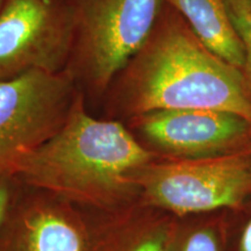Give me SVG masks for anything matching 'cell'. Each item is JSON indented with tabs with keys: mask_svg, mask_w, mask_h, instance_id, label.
Wrapping results in <instances>:
<instances>
[{
	"mask_svg": "<svg viewBox=\"0 0 251 251\" xmlns=\"http://www.w3.org/2000/svg\"><path fill=\"white\" fill-rule=\"evenodd\" d=\"M139 199L113 212H91L90 251H171L172 229L162 214Z\"/></svg>",
	"mask_w": 251,
	"mask_h": 251,
	"instance_id": "9c48e42d",
	"label": "cell"
},
{
	"mask_svg": "<svg viewBox=\"0 0 251 251\" xmlns=\"http://www.w3.org/2000/svg\"><path fill=\"white\" fill-rule=\"evenodd\" d=\"M17 185L18 180L14 176H5L0 178V222L11 202Z\"/></svg>",
	"mask_w": 251,
	"mask_h": 251,
	"instance_id": "4fadbf2b",
	"label": "cell"
},
{
	"mask_svg": "<svg viewBox=\"0 0 251 251\" xmlns=\"http://www.w3.org/2000/svg\"><path fill=\"white\" fill-rule=\"evenodd\" d=\"M4 2H5V0H0V8H1V6L4 5Z\"/></svg>",
	"mask_w": 251,
	"mask_h": 251,
	"instance_id": "9a60e30c",
	"label": "cell"
},
{
	"mask_svg": "<svg viewBox=\"0 0 251 251\" xmlns=\"http://www.w3.org/2000/svg\"><path fill=\"white\" fill-rule=\"evenodd\" d=\"M156 158L125 122L89 114L79 91L61 129L25 156L13 176L87 212H113L140 199L131 175Z\"/></svg>",
	"mask_w": 251,
	"mask_h": 251,
	"instance_id": "7a4b0ae2",
	"label": "cell"
},
{
	"mask_svg": "<svg viewBox=\"0 0 251 251\" xmlns=\"http://www.w3.org/2000/svg\"><path fill=\"white\" fill-rule=\"evenodd\" d=\"M78 93L68 71H31L0 81V178L13 176L25 156L61 129Z\"/></svg>",
	"mask_w": 251,
	"mask_h": 251,
	"instance_id": "5b68a950",
	"label": "cell"
},
{
	"mask_svg": "<svg viewBox=\"0 0 251 251\" xmlns=\"http://www.w3.org/2000/svg\"><path fill=\"white\" fill-rule=\"evenodd\" d=\"M249 1H250V2H251V0H249Z\"/></svg>",
	"mask_w": 251,
	"mask_h": 251,
	"instance_id": "2e32d148",
	"label": "cell"
},
{
	"mask_svg": "<svg viewBox=\"0 0 251 251\" xmlns=\"http://www.w3.org/2000/svg\"><path fill=\"white\" fill-rule=\"evenodd\" d=\"M164 0H68L74 46L67 71L103 94L151 33Z\"/></svg>",
	"mask_w": 251,
	"mask_h": 251,
	"instance_id": "3957f363",
	"label": "cell"
},
{
	"mask_svg": "<svg viewBox=\"0 0 251 251\" xmlns=\"http://www.w3.org/2000/svg\"><path fill=\"white\" fill-rule=\"evenodd\" d=\"M144 148L162 159L202 158L241 149L251 124L230 112L161 109L126 120Z\"/></svg>",
	"mask_w": 251,
	"mask_h": 251,
	"instance_id": "52a82bcc",
	"label": "cell"
},
{
	"mask_svg": "<svg viewBox=\"0 0 251 251\" xmlns=\"http://www.w3.org/2000/svg\"><path fill=\"white\" fill-rule=\"evenodd\" d=\"M74 20L64 0H5L0 8V81L31 71H67Z\"/></svg>",
	"mask_w": 251,
	"mask_h": 251,
	"instance_id": "8992f818",
	"label": "cell"
},
{
	"mask_svg": "<svg viewBox=\"0 0 251 251\" xmlns=\"http://www.w3.org/2000/svg\"><path fill=\"white\" fill-rule=\"evenodd\" d=\"M179 13L200 42L231 67L244 70L247 52L225 0H164Z\"/></svg>",
	"mask_w": 251,
	"mask_h": 251,
	"instance_id": "30bf717a",
	"label": "cell"
},
{
	"mask_svg": "<svg viewBox=\"0 0 251 251\" xmlns=\"http://www.w3.org/2000/svg\"><path fill=\"white\" fill-rule=\"evenodd\" d=\"M170 8L162 9L148 39L113 81L109 114L128 120L161 109H214L251 124V86L242 70L207 49Z\"/></svg>",
	"mask_w": 251,
	"mask_h": 251,
	"instance_id": "6da1fadb",
	"label": "cell"
},
{
	"mask_svg": "<svg viewBox=\"0 0 251 251\" xmlns=\"http://www.w3.org/2000/svg\"><path fill=\"white\" fill-rule=\"evenodd\" d=\"M91 240V212L18 180L0 222V251H90Z\"/></svg>",
	"mask_w": 251,
	"mask_h": 251,
	"instance_id": "ba28073f",
	"label": "cell"
},
{
	"mask_svg": "<svg viewBox=\"0 0 251 251\" xmlns=\"http://www.w3.org/2000/svg\"><path fill=\"white\" fill-rule=\"evenodd\" d=\"M140 200L169 214L235 207L251 196V149L186 159L156 158L131 175Z\"/></svg>",
	"mask_w": 251,
	"mask_h": 251,
	"instance_id": "277c9868",
	"label": "cell"
},
{
	"mask_svg": "<svg viewBox=\"0 0 251 251\" xmlns=\"http://www.w3.org/2000/svg\"><path fill=\"white\" fill-rule=\"evenodd\" d=\"M235 28L242 37L247 52L246 74L251 78V2L249 0H225Z\"/></svg>",
	"mask_w": 251,
	"mask_h": 251,
	"instance_id": "8fae6325",
	"label": "cell"
},
{
	"mask_svg": "<svg viewBox=\"0 0 251 251\" xmlns=\"http://www.w3.org/2000/svg\"><path fill=\"white\" fill-rule=\"evenodd\" d=\"M241 251H251V221L244 229L241 238Z\"/></svg>",
	"mask_w": 251,
	"mask_h": 251,
	"instance_id": "5bb4252c",
	"label": "cell"
},
{
	"mask_svg": "<svg viewBox=\"0 0 251 251\" xmlns=\"http://www.w3.org/2000/svg\"><path fill=\"white\" fill-rule=\"evenodd\" d=\"M179 251H220L215 231L209 227L193 229L184 238Z\"/></svg>",
	"mask_w": 251,
	"mask_h": 251,
	"instance_id": "7c38bea8",
	"label": "cell"
}]
</instances>
